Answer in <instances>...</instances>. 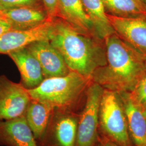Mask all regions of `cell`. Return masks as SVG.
<instances>
[{"instance_id":"1","label":"cell","mask_w":146,"mask_h":146,"mask_svg":"<svg viewBox=\"0 0 146 146\" xmlns=\"http://www.w3.org/2000/svg\"><path fill=\"white\" fill-rule=\"evenodd\" d=\"M104 41L107 63L94 72L92 81L117 94L129 93L146 74V55L115 33Z\"/></svg>"},{"instance_id":"2","label":"cell","mask_w":146,"mask_h":146,"mask_svg":"<svg viewBox=\"0 0 146 146\" xmlns=\"http://www.w3.org/2000/svg\"><path fill=\"white\" fill-rule=\"evenodd\" d=\"M49 42L62 55L70 71L91 78L94 72L106 64L104 40L84 35L62 19H53Z\"/></svg>"},{"instance_id":"3","label":"cell","mask_w":146,"mask_h":146,"mask_svg":"<svg viewBox=\"0 0 146 146\" xmlns=\"http://www.w3.org/2000/svg\"><path fill=\"white\" fill-rule=\"evenodd\" d=\"M91 82V78L70 71L66 76L45 78L36 88L28 91L31 99L47 104L53 110L78 113Z\"/></svg>"},{"instance_id":"4","label":"cell","mask_w":146,"mask_h":146,"mask_svg":"<svg viewBox=\"0 0 146 146\" xmlns=\"http://www.w3.org/2000/svg\"><path fill=\"white\" fill-rule=\"evenodd\" d=\"M99 132L121 146H133L119 95L104 89L99 112Z\"/></svg>"},{"instance_id":"5","label":"cell","mask_w":146,"mask_h":146,"mask_svg":"<svg viewBox=\"0 0 146 146\" xmlns=\"http://www.w3.org/2000/svg\"><path fill=\"white\" fill-rule=\"evenodd\" d=\"M104 89L92 81L87 89L84 108L78 114L75 146L99 145V112Z\"/></svg>"},{"instance_id":"6","label":"cell","mask_w":146,"mask_h":146,"mask_svg":"<svg viewBox=\"0 0 146 146\" xmlns=\"http://www.w3.org/2000/svg\"><path fill=\"white\" fill-rule=\"evenodd\" d=\"M79 113L52 110L45 134L38 146H75Z\"/></svg>"},{"instance_id":"7","label":"cell","mask_w":146,"mask_h":146,"mask_svg":"<svg viewBox=\"0 0 146 146\" xmlns=\"http://www.w3.org/2000/svg\"><path fill=\"white\" fill-rule=\"evenodd\" d=\"M28 91L21 83L0 76V121L24 116L31 101Z\"/></svg>"},{"instance_id":"8","label":"cell","mask_w":146,"mask_h":146,"mask_svg":"<svg viewBox=\"0 0 146 146\" xmlns=\"http://www.w3.org/2000/svg\"><path fill=\"white\" fill-rule=\"evenodd\" d=\"M26 47L38 60L44 79L66 76L70 72L62 55L48 40L33 42Z\"/></svg>"},{"instance_id":"9","label":"cell","mask_w":146,"mask_h":146,"mask_svg":"<svg viewBox=\"0 0 146 146\" xmlns=\"http://www.w3.org/2000/svg\"><path fill=\"white\" fill-rule=\"evenodd\" d=\"M115 34L146 55V17H123L107 14Z\"/></svg>"},{"instance_id":"10","label":"cell","mask_w":146,"mask_h":146,"mask_svg":"<svg viewBox=\"0 0 146 146\" xmlns=\"http://www.w3.org/2000/svg\"><path fill=\"white\" fill-rule=\"evenodd\" d=\"M52 27L53 19H49L41 25L29 30L11 29L6 31L0 35V54L8 55L33 42L49 40Z\"/></svg>"},{"instance_id":"11","label":"cell","mask_w":146,"mask_h":146,"mask_svg":"<svg viewBox=\"0 0 146 146\" xmlns=\"http://www.w3.org/2000/svg\"><path fill=\"white\" fill-rule=\"evenodd\" d=\"M56 17L62 19L79 33L97 37L81 0H58Z\"/></svg>"},{"instance_id":"12","label":"cell","mask_w":146,"mask_h":146,"mask_svg":"<svg viewBox=\"0 0 146 146\" xmlns=\"http://www.w3.org/2000/svg\"><path fill=\"white\" fill-rule=\"evenodd\" d=\"M0 145L38 146L25 115L0 121Z\"/></svg>"},{"instance_id":"13","label":"cell","mask_w":146,"mask_h":146,"mask_svg":"<svg viewBox=\"0 0 146 146\" xmlns=\"http://www.w3.org/2000/svg\"><path fill=\"white\" fill-rule=\"evenodd\" d=\"M21 74V84L27 90L35 88L44 80L42 68L36 58L27 47L8 54Z\"/></svg>"},{"instance_id":"14","label":"cell","mask_w":146,"mask_h":146,"mask_svg":"<svg viewBox=\"0 0 146 146\" xmlns=\"http://www.w3.org/2000/svg\"><path fill=\"white\" fill-rule=\"evenodd\" d=\"M11 29L26 31L35 28L49 19L44 8L18 7L2 9V16Z\"/></svg>"},{"instance_id":"15","label":"cell","mask_w":146,"mask_h":146,"mask_svg":"<svg viewBox=\"0 0 146 146\" xmlns=\"http://www.w3.org/2000/svg\"><path fill=\"white\" fill-rule=\"evenodd\" d=\"M125 112L129 135L135 146H146V120L131 99L128 93L118 94Z\"/></svg>"},{"instance_id":"16","label":"cell","mask_w":146,"mask_h":146,"mask_svg":"<svg viewBox=\"0 0 146 146\" xmlns=\"http://www.w3.org/2000/svg\"><path fill=\"white\" fill-rule=\"evenodd\" d=\"M52 110L47 104L33 99L27 108L25 116L38 145L45 134Z\"/></svg>"},{"instance_id":"17","label":"cell","mask_w":146,"mask_h":146,"mask_svg":"<svg viewBox=\"0 0 146 146\" xmlns=\"http://www.w3.org/2000/svg\"><path fill=\"white\" fill-rule=\"evenodd\" d=\"M84 11L92 21L96 36L100 40L115 34L101 0H81Z\"/></svg>"},{"instance_id":"18","label":"cell","mask_w":146,"mask_h":146,"mask_svg":"<svg viewBox=\"0 0 146 146\" xmlns=\"http://www.w3.org/2000/svg\"><path fill=\"white\" fill-rule=\"evenodd\" d=\"M101 1L107 14L123 17H146V7L137 0Z\"/></svg>"},{"instance_id":"19","label":"cell","mask_w":146,"mask_h":146,"mask_svg":"<svg viewBox=\"0 0 146 146\" xmlns=\"http://www.w3.org/2000/svg\"><path fill=\"white\" fill-rule=\"evenodd\" d=\"M129 98L136 106L143 111L146 110V74L129 93Z\"/></svg>"},{"instance_id":"20","label":"cell","mask_w":146,"mask_h":146,"mask_svg":"<svg viewBox=\"0 0 146 146\" xmlns=\"http://www.w3.org/2000/svg\"><path fill=\"white\" fill-rule=\"evenodd\" d=\"M0 7L2 9L18 7L44 8L42 0H0Z\"/></svg>"},{"instance_id":"21","label":"cell","mask_w":146,"mask_h":146,"mask_svg":"<svg viewBox=\"0 0 146 146\" xmlns=\"http://www.w3.org/2000/svg\"><path fill=\"white\" fill-rule=\"evenodd\" d=\"M48 18L52 20L56 17L58 0H42Z\"/></svg>"},{"instance_id":"22","label":"cell","mask_w":146,"mask_h":146,"mask_svg":"<svg viewBox=\"0 0 146 146\" xmlns=\"http://www.w3.org/2000/svg\"><path fill=\"white\" fill-rule=\"evenodd\" d=\"M99 141L101 146H121L99 133Z\"/></svg>"},{"instance_id":"23","label":"cell","mask_w":146,"mask_h":146,"mask_svg":"<svg viewBox=\"0 0 146 146\" xmlns=\"http://www.w3.org/2000/svg\"><path fill=\"white\" fill-rule=\"evenodd\" d=\"M11 29H12L10 24L3 18L0 17V35Z\"/></svg>"},{"instance_id":"24","label":"cell","mask_w":146,"mask_h":146,"mask_svg":"<svg viewBox=\"0 0 146 146\" xmlns=\"http://www.w3.org/2000/svg\"><path fill=\"white\" fill-rule=\"evenodd\" d=\"M137 1H139V2H140L141 3H142L143 5L145 6V7H146V0H137Z\"/></svg>"},{"instance_id":"25","label":"cell","mask_w":146,"mask_h":146,"mask_svg":"<svg viewBox=\"0 0 146 146\" xmlns=\"http://www.w3.org/2000/svg\"><path fill=\"white\" fill-rule=\"evenodd\" d=\"M2 8L0 7V17H2Z\"/></svg>"},{"instance_id":"26","label":"cell","mask_w":146,"mask_h":146,"mask_svg":"<svg viewBox=\"0 0 146 146\" xmlns=\"http://www.w3.org/2000/svg\"><path fill=\"white\" fill-rule=\"evenodd\" d=\"M142 113H143V114L144 115V116H145V119H146V110H145V111H143V112H142Z\"/></svg>"},{"instance_id":"27","label":"cell","mask_w":146,"mask_h":146,"mask_svg":"<svg viewBox=\"0 0 146 146\" xmlns=\"http://www.w3.org/2000/svg\"><path fill=\"white\" fill-rule=\"evenodd\" d=\"M98 146H101L100 145V143H99V145H98Z\"/></svg>"},{"instance_id":"28","label":"cell","mask_w":146,"mask_h":146,"mask_svg":"<svg viewBox=\"0 0 146 146\" xmlns=\"http://www.w3.org/2000/svg\"></svg>"}]
</instances>
